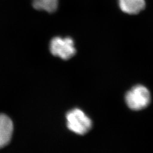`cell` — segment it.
Returning <instances> with one entry per match:
<instances>
[{
  "label": "cell",
  "mask_w": 153,
  "mask_h": 153,
  "mask_svg": "<svg viewBox=\"0 0 153 153\" xmlns=\"http://www.w3.org/2000/svg\"><path fill=\"white\" fill-rule=\"evenodd\" d=\"M128 107L133 111H140L146 108L151 102V94L147 88L137 85L131 88L126 95Z\"/></svg>",
  "instance_id": "obj_1"
},
{
  "label": "cell",
  "mask_w": 153,
  "mask_h": 153,
  "mask_svg": "<svg viewBox=\"0 0 153 153\" xmlns=\"http://www.w3.org/2000/svg\"><path fill=\"white\" fill-rule=\"evenodd\" d=\"M67 126L71 131L78 134L87 133L92 127L91 119L81 109L76 108L66 115Z\"/></svg>",
  "instance_id": "obj_2"
},
{
  "label": "cell",
  "mask_w": 153,
  "mask_h": 153,
  "mask_svg": "<svg viewBox=\"0 0 153 153\" xmlns=\"http://www.w3.org/2000/svg\"><path fill=\"white\" fill-rule=\"evenodd\" d=\"M49 48L52 54L68 60L76 53L73 40L70 37H55L51 40Z\"/></svg>",
  "instance_id": "obj_3"
},
{
  "label": "cell",
  "mask_w": 153,
  "mask_h": 153,
  "mask_svg": "<svg viewBox=\"0 0 153 153\" xmlns=\"http://www.w3.org/2000/svg\"><path fill=\"white\" fill-rule=\"evenodd\" d=\"M13 123L7 115L0 114V149L6 146L11 140Z\"/></svg>",
  "instance_id": "obj_4"
},
{
  "label": "cell",
  "mask_w": 153,
  "mask_h": 153,
  "mask_svg": "<svg viewBox=\"0 0 153 153\" xmlns=\"http://www.w3.org/2000/svg\"><path fill=\"white\" fill-rule=\"evenodd\" d=\"M119 6L123 12L129 14H137L146 6L145 0H119Z\"/></svg>",
  "instance_id": "obj_5"
},
{
  "label": "cell",
  "mask_w": 153,
  "mask_h": 153,
  "mask_svg": "<svg viewBox=\"0 0 153 153\" xmlns=\"http://www.w3.org/2000/svg\"><path fill=\"white\" fill-rule=\"evenodd\" d=\"M33 5L37 10L52 13L56 10L58 0H33Z\"/></svg>",
  "instance_id": "obj_6"
}]
</instances>
